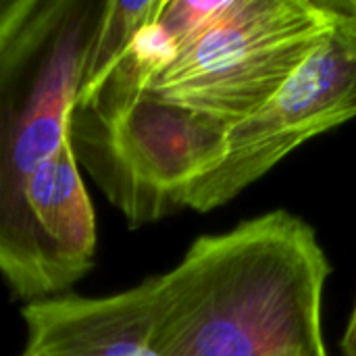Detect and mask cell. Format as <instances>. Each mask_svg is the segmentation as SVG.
Instances as JSON below:
<instances>
[{
  "label": "cell",
  "instance_id": "obj_1",
  "mask_svg": "<svg viewBox=\"0 0 356 356\" xmlns=\"http://www.w3.org/2000/svg\"><path fill=\"white\" fill-rule=\"evenodd\" d=\"M330 261L288 211L200 236L167 273L140 284L159 356H330Z\"/></svg>",
  "mask_w": 356,
  "mask_h": 356
},
{
  "label": "cell",
  "instance_id": "obj_2",
  "mask_svg": "<svg viewBox=\"0 0 356 356\" xmlns=\"http://www.w3.org/2000/svg\"><path fill=\"white\" fill-rule=\"evenodd\" d=\"M108 0H35L0 46V275L40 300L25 213L33 173L69 142L86 63Z\"/></svg>",
  "mask_w": 356,
  "mask_h": 356
},
{
  "label": "cell",
  "instance_id": "obj_3",
  "mask_svg": "<svg viewBox=\"0 0 356 356\" xmlns=\"http://www.w3.org/2000/svg\"><path fill=\"white\" fill-rule=\"evenodd\" d=\"M229 129L152 90L96 88L77 96L69 144L127 225L142 227L188 209L192 188L221 163Z\"/></svg>",
  "mask_w": 356,
  "mask_h": 356
},
{
  "label": "cell",
  "instance_id": "obj_4",
  "mask_svg": "<svg viewBox=\"0 0 356 356\" xmlns=\"http://www.w3.org/2000/svg\"><path fill=\"white\" fill-rule=\"evenodd\" d=\"M340 21L336 0H232L150 90L232 127L257 113Z\"/></svg>",
  "mask_w": 356,
  "mask_h": 356
},
{
  "label": "cell",
  "instance_id": "obj_5",
  "mask_svg": "<svg viewBox=\"0 0 356 356\" xmlns=\"http://www.w3.org/2000/svg\"><path fill=\"white\" fill-rule=\"evenodd\" d=\"M336 4L342 21L257 113L232 125L221 163L192 188L188 209L227 204L305 142L356 119V19Z\"/></svg>",
  "mask_w": 356,
  "mask_h": 356
},
{
  "label": "cell",
  "instance_id": "obj_6",
  "mask_svg": "<svg viewBox=\"0 0 356 356\" xmlns=\"http://www.w3.org/2000/svg\"><path fill=\"white\" fill-rule=\"evenodd\" d=\"M29 244L40 300L71 288L94 265L96 215L67 142L25 188Z\"/></svg>",
  "mask_w": 356,
  "mask_h": 356
},
{
  "label": "cell",
  "instance_id": "obj_7",
  "mask_svg": "<svg viewBox=\"0 0 356 356\" xmlns=\"http://www.w3.org/2000/svg\"><path fill=\"white\" fill-rule=\"evenodd\" d=\"M163 0H108L102 23L94 38L81 90L96 86L127 52V48L136 42V38L156 21ZM79 90V92H81Z\"/></svg>",
  "mask_w": 356,
  "mask_h": 356
},
{
  "label": "cell",
  "instance_id": "obj_8",
  "mask_svg": "<svg viewBox=\"0 0 356 356\" xmlns=\"http://www.w3.org/2000/svg\"><path fill=\"white\" fill-rule=\"evenodd\" d=\"M229 4L232 0H163L156 23L171 38L179 54L192 46Z\"/></svg>",
  "mask_w": 356,
  "mask_h": 356
},
{
  "label": "cell",
  "instance_id": "obj_9",
  "mask_svg": "<svg viewBox=\"0 0 356 356\" xmlns=\"http://www.w3.org/2000/svg\"><path fill=\"white\" fill-rule=\"evenodd\" d=\"M35 0H0V46L23 23Z\"/></svg>",
  "mask_w": 356,
  "mask_h": 356
},
{
  "label": "cell",
  "instance_id": "obj_10",
  "mask_svg": "<svg viewBox=\"0 0 356 356\" xmlns=\"http://www.w3.org/2000/svg\"><path fill=\"white\" fill-rule=\"evenodd\" d=\"M342 356H356V302L346 325V334L342 338Z\"/></svg>",
  "mask_w": 356,
  "mask_h": 356
},
{
  "label": "cell",
  "instance_id": "obj_11",
  "mask_svg": "<svg viewBox=\"0 0 356 356\" xmlns=\"http://www.w3.org/2000/svg\"><path fill=\"white\" fill-rule=\"evenodd\" d=\"M340 6H342L353 19H356V0H340Z\"/></svg>",
  "mask_w": 356,
  "mask_h": 356
}]
</instances>
